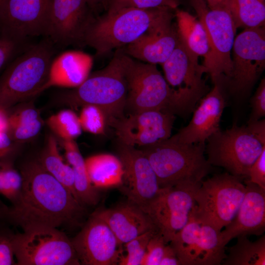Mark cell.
I'll use <instances>...</instances> for the list:
<instances>
[{"label":"cell","mask_w":265,"mask_h":265,"mask_svg":"<svg viewBox=\"0 0 265 265\" xmlns=\"http://www.w3.org/2000/svg\"><path fill=\"white\" fill-rule=\"evenodd\" d=\"M20 172L23 183L17 199L10 207L0 200V221L23 231L79 224L84 205L38 160L26 163Z\"/></svg>","instance_id":"cell-1"},{"label":"cell","mask_w":265,"mask_h":265,"mask_svg":"<svg viewBox=\"0 0 265 265\" xmlns=\"http://www.w3.org/2000/svg\"><path fill=\"white\" fill-rule=\"evenodd\" d=\"M173 9L125 8L100 17H91L83 31L80 44L93 48L97 56L127 46L159 22L174 14Z\"/></svg>","instance_id":"cell-2"},{"label":"cell","mask_w":265,"mask_h":265,"mask_svg":"<svg viewBox=\"0 0 265 265\" xmlns=\"http://www.w3.org/2000/svg\"><path fill=\"white\" fill-rule=\"evenodd\" d=\"M127 96L125 108L131 113L159 110L185 116L196 103L172 88L156 64L140 62L126 54Z\"/></svg>","instance_id":"cell-3"},{"label":"cell","mask_w":265,"mask_h":265,"mask_svg":"<svg viewBox=\"0 0 265 265\" xmlns=\"http://www.w3.org/2000/svg\"><path fill=\"white\" fill-rule=\"evenodd\" d=\"M205 143L184 144L168 139L140 149L149 160L160 188L200 186L212 166L204 156Z\"/></svg>","instance_id":"cell-4"},{"label":"cell","mask_w":265,"mask_h":265,"mask_svg":"<svg viewBox=\"0 0 265 265\" xmlns=\"http://www.w3.org/2000/svg\"><path fill=\"white\" fill-rule=\"evenodd\" d=\"M117 49L105 68L89 75L81 84L61 96L72 106H99L106 114L108 125L124 116L127 96L126 54L122 49Z\"/></svg>","instance_id":"cell-5"},{"label":"cell","mask_w":265,"mask_h":265,"mask_svg":"<svg viewBox=\"0 0 265 265\" xmlns=\"http://www.w3.org/2000/svg\"><path fill=\"white\" fill-rule=\"evenodd\" d=\"M53 54L47 39L22 51L0 77V107L8 110L43 91Z\"/></svg>","instance_id":"cell-6"},{"label":"cell","mask_w":265,"mask_h":265,"mask_svg":"<svg viewBox=\"0 0 265 265\" xmlns=\"http://www.w3.org/2000/svg\"><path fill=\"white\" fill-rule=\"evenodd\" d=\"M243 179L228 172L203 180L194 198L193 216L218 231L236 216L244 198Z\"/></svg>","instance_id":"cell-7"},{"label":"cell","mask_w":265,"mask_h":265,"mask_svg":"<svg viewBox=\"0 0 265 265\" xmlns=\"http://www.w3.org/2000/svg\"><path fill=\"white\" fill-rule=\"evenodd\" d=\"M206 31L210 53L203 65L213 83L232 76V51L237 27L227 7L210 9L204 0H190Z\"/></svg>","instance_id":"cell-8"},{"label":"cell","mask_w":265,"mask_h":265,"mask_svg":"<svg viewBox=\"0 0 265 265\" xmlns=\"http://www.w3.org/2000/svg\"><path fill=\"white\" fill-rule=\"evenodd\" d=\"M207 141L208 163L243 180L248 178L250 167L265 148L246 126H238L236 123L230 129H219Z\"/></svg>","instance_id":"cell-9"},{"label":"cell","mask_w":265,"mask_h":265,"mask_svg":"<svg viewBox=\"0 0 265 265\" xmlns=\"http://www.w3.org/2000/svg\"><path fill=\"white\" fill-rule=\"evenodd\" d=\"M18 265H80L71 240L57 228L38 227L14 234Z\"/></svg>","instance_id":"cell-10"},{"label":"cell","mask_w":265,"mask_h":265,"mask_svg":"<svg viewBox=\"0 0 265 265\" xmlns=\"http://www.w3.org/2000/svg\"><path fill=\"white\" fill-rule=\"evenodd\" d=\"M220 232L196 219L192 212L169 244L181 265H220L226 257Z\"/></svg>","instance_id":"cell-11"},{"label":"cell","mask_w":265,"mask_h":265,"mask_svg":"<svg viewBox=\"0 0 265 265\" xmlns=\"http://www.w3.org/2000/svg\"><path fill=\"white\" fill-rule=\"evenodd\" d=\"M232 52V76L227 82L231 91L244 93L265 68V26L244 29L235 37Z\"/></svg>","instance_id":"cell-12"},{"label":"cell","mask_w":265,"mask_h":265,"mask_svg":"<svg viewBox=\"0 0 265 265\" xmlns=\"http://www.w3.org/2000/svg\"><path fill=\"white\" fill-rule=\"evenodd\" d=\"M200 186L161 188L145 210L166 243L188 222L195 207L194 194Z\"/></svg>","instance_id":"cell-13"},{"label":"cell","mask_w":265,"mask_h":265,"mask_svg":"<svg viewBox=\"0 0 265 265\" xmlns=\"http://www.w3.org/2000/svg\"><path fill=\"white\" fill-rule=\"evenodd\" d=\"M119 158L124 171L121 190L128 201L144 212L160 193L157 177L149 160L142 151L136 147L120 143Z\"/></svg>","instance_id":"cell-14"},{"label":"cell","mask_w":265,"mask_h":265,"mask_svg":"<svg viewBox=\"0 0 265 265\" xmlns=\"http://www.w3.org/2000/svg\"><path fill=\"white\" fill-rule=\"evenodd\" d=\"M175 119L169 112L147 110L124 116L109 125L114 128L120 143L143 147L169 138Z\"/></svg>","instance_id":"cell-15"},{"label":"cell","mask_w":265,"mask_h":265,"mask_svg":"<svg viewBox=\"0 0 265 265\" xmlns=\"http://www.w3.org/2000/svg\"><path fill=\"white\" fill-rule=\"evenodd\" d=\"M71 241L80 265L118 264L121 245L108 225L95 212Z\"/></svg>","instance_id":"cell-16"},{"label":"cell","mask_w":265,"mask_h":265,"mask_svg":"<svg viewBox=\"0 0 265 265\" xmlns=\"http://www.w3.org/2000/svg\"><path fill=\"white\" fill-rule=\"evenodd\" d=\"M89 9L87 0H52L44 35L53 44H80Z\"/></svg>","instance_id":"cell-17"},{"label":"cell","mask_w":265,"mask_h":265,"mask_svg":"<svg viewBox=\"0 0 265 265\" xmlns=\"http://www.w3.org/2000/svg\"><path fill=\"white\" fill-rule=\"evenodd\" d=\"M52 0H7L0 28L19 40L44 35Z\"/></svg>","instance_id":"cell-18"},{"label":"cell","mask_w":265,"mask_h":265,"mask_svg":"<svg viewBox=\"0 0 265 265\" xmlns=\"http://www.w3.org/2000/svg\"><path fill=\"white\" fill-rule=\"evenodd\" d=\"M161 65L169 85L184 96L197 103L209 92V86L202 78L205 68L199 64L198 57L186 49L180 38L171 54Z\"/></svg>","instance_id":"cell-19"},{"label":"cell","mask_w":265,"mask_h":265,"mask_svg":"<svg viewBox=\"0 0 265 265\" xmlns=\"http://www.w3.org/2000/svg\"><path fill=\"white\" fill-rule=\"evenodd\" d=\"M213 83L212 89L201 99L189 123L171 136L172 139L187 145L205 143L220 129L221 117L226 105L224 84L220 81Z\"/></svg>","instance_id":"cell-20"},{"label":"cell","mask_w":265,"mask_h":265,"mask_svg":"<svg viewBox=\"0 0 265 265\" xmlns=\"http://www.w3.org/2000/svg\"><path fill=\"white\" fill-rule=\"evenodd\" d=\"M246 191L233 220L220 234L224 246L239 236H262L265 231V189L243 180Z\"/></svg>","instance_id":"cell-21"},{"label":"cell","mask_w":265,"mask_h":265,"mask_svg":"<svg viewBox=\"0 0 265 265\" xmlns=\"http://www.w3.org/2000/svg\"><path fill=\"white\" fill-rule=\"evenodd\" d=\"M174 16L173 14L165 18L136 40L126 46L124 53L143 62L163 64L179 40L176 25L172 22Z\"/></svg>","instance_id":"cell-22"},{"label":"cell","mask_w":265,"mask_h":265,"mask_svg":"<svg viewBox=\"0 0 265 265\" xmlns=\"http://www.w3.org/2000/svg\"><path fill=\"white\" fill-rule=\"evenodd\" d=\"M94 212L108 225L121 246L146 232L158 230L147 213L128 201Z\"/></svg>","instance_id":"cell-23"},{"label":"cell","mask_w":265,"mask_h":265,"mask_svg":"<svg viewBox=\"0 0 265 265\" xmlns=\"http://www.w3.org/2000/svg\"><path fill=\"white\" fill-rule=\"evenodd\" d=\"M92 57L80 51L64 52L52 61L48 78L43 90L52 86L75 88L90 75Z\"/></svg>","instance_id":"cell-24"},{"label":"cell","mask_w":265,"mask_h":265,"mask_svg":"<svg viewBox=\"0 0 265 265\" xmlns=\"http://www.w3.org/2000/svg\"><path fill=\"white\" fill-rule=\"evenodd\" d=\"M85 163L89 181L97 189L120 186L122 184L124 171L118 157L99 154L87 158Z\"/></svg>","instance_id":"cell-25"},{"label":"cell","mask_w":265,"mask_h":265,"mask_svg":"<svg viewBox=\"0 0 265 265\" xmlns=\"http://www.w3.org/2000/svg\"><path fill=\"white\" fill-rule=\"evenodd\" d=\"M61 140L65 158L74 172L75 187L79 201L83 205H96L100 199L99 194L89 181L85 159L78 145L74 140Z\"/></svg>","instance_id":"cell-26"},{"label":"cell","mask_w":265,"mask_h":265,"mask_svg":"<svg viewBox=\"0 0 265 265\" xmlns=\"http://www.w3.org/2000/svg\"><path fill=\"white\" fill-rule=\"evenodd\" d=\"M176 27L180 40L193 55L203 56L204 61L210 53L208 37L202 23L189 13L175 9Z\"/></svg>","instance_id":"cell-27"},{"label":"cell","mask_w":265,"mask_h":265,"mask_svg":"<svg viewBox=\"0 0 265 265\" xmlns=\"http://www.w3.org/2000/svg\"><path fill=\"white\" fill-rule=\"evenodd\" d=\"M26 104L11 112L8 110L7 132L16 143L25 142L36 136L43 125L38 109L30 103Z\"/></svg>","instance_id":"cell-28"},{"label":"cell","mask_w":265,"mask_h":265,"mask_svg":"<svg viewBox=\"0 0 265 265\" xmlns=\"http://www.w3.org/2000/svg\"><path fill=\"white\" fill-rule=\"evenodd\" d=\"M38 160L48 173L68 189L79 200L75 187L73 169L68 163L64 162L59 153L57 140L53 135L50 134L47 137Z\"/></svg>","instance_id":"cell-29"},{"label":"cell","mask_w":265,"mask_h":265,"mask_svg":"<svg viewBox=\"0 0 265 265\" xmlns=\"http://www.w3.org/2000/svg\"><path fill=\"white\" fill-rule=\"evenodd\" d=\"M236 243L228 248L223 265H265V236L251 241L247 236L237 237Z\"/></svg>","instance_id":"cell-30"},{"label":"cell","mask_w":265,"mask_h":265,"mask_svg":"<svg viewBox=\"0 0 265 265\" xmlns=\"http://www.w3.org/2000/svg\"><path fill=\"white\" fill-rule=\"evenodd\" d=\"M226 7L237 28L265 26V0H228Z\"/></svg>","instance_id":"cell-31"},{"label":"cell","mask_w":265,"mask_h":265,"mask_svg":"<svg viewBox=\"0 0 265 265\" xmlns=\"http://www.w3.org/2000/svg\"><path fill=\"white\" fill-rule=\"evenodd\" d=\"M46 123L61 140H74L81 133L79 116L70 109H63L51 115Z\"/></svg>","instance_id":"cell-32"},{"label":"cell","mask_w":265,"mask_h":265,"mask_svg":"<svg viewBox=\"0 0 265 265\" xmlns=\"http://www.w3.org/2000/svg\"><path fill=\"white\" fill-rule=\"evenodd\" d=\"M22 183L21 173L15 168L13 161H0V194L13 203L20 193Z\"/></svg>","instance_id":"cell-33"},{"label":"cell","mask_w":265,"mask_h":265,"mask_svg":"<svg viewBox=\"0 0 265 265\" xmlns=\"http://www.w3.org/2000/svg\"><path fill=\"white\" fill-rule=\"evenodd\" d=\"M79 119L82 130L95 134H104L108 125L105 111L93 105L82 106Z\"/></svg>","instance_id":"cell-34"},{"label":"cell","mask_w":265,"mask_h":265,"mask_svg":"<svg viewBox=\"0 0 265 265\" xmlns=\"http://www.w3.org/2000/svg\"><path fill=\"white\" fill-rule=\"evenodd\" d=\"M158 230L146 232L124 244L126 254H121L118 265H141L147 246L151 238Z\"/></svg>","instance_id":"cell-35"},{"label":"cell","mask_w":265,"mask_h":265,"mask_svg":"<svg viewBox=\"0 0 265 265\" xmlns=\"http://www.w3.org/2000/svg\"><path fill=\"white\" fill-rule=\"evenodd\" d=\"M179 4V0H105L103 4L108 14L130 8L148 9L166 6L175 10Z\"/></svg>","instance_id":"cell-36"},{"label":"cell","mask_w":265,"mask_h":265,"mask_svg":"<svg viewBox=\"0 0 265 265\" xmlns=\"http://www.w3.org/2000/svg\"><path fill=\"white\" fill-rule=\"evenodd\" d=\"M25 42L11 36L0 28V70L21 52Z\"/></svg>","instance_id":"cell-37"},{"label":"cell","mask_w":265,"mask_h":265,"mask_svg":"<svg viewBox=\"0 0 265 265\" xmlns=\"http://www.w3.org/2000/svg\"><path fill=\"white\" fill-rule=\"evenodd\" d=\"M14 235L6 223L0 220V265H16L14 258Z\"/></svg>","instance_id":"cell-38"},{"label":"cell","mask_w":265,"mask_h":265,"mask_svg":"<svg viewBox=\"0 0 265 265\" xmlns=\"http://www.w3.org/2000/svg\"><path fill=\"white\" fill-rule=\"evenodd\" d=\"M166 243L158 232L150 239L141 265H159Z\"/></svg>","instance_id":"cell-39"},{"label":"cell","mask_w":265,"mask_h":265,"mask_svg":"<svg viewBox=\"0 0 265 265\" xmlns=\"http://www.w3.org/2000/svg\"><path fill=\"white\" fill-rule=\"evenodd\" d=\"M251 112L248 123L260 120L265 115V79H263L251 99Z\"/></svg>","instance_id":"cell-40"},{"label":"cell","mask_w":265,"mask_h":265,"mask_svg":"<svg viewBox=\"0 0 265 265\" xmlns=\"http://www.w3.org/2000/svg\"><path fill=\"white\" fill-rule=\"evenodd\" d=\"M247 179L265 189V148L250 167Z\"/></svg>","instance_id":"cell-41"},{"label":"cell","mask_w":265,"mask_h":265,"mask_svg":"<svg viewBox=\"0 0 265 265\" xmlns=\"http://www.w3.org/2000/svg\"><path fill=\"white\" fill-rule=\"evenodd\" d=\"M15 143L7 132L0 134V161H13L16 151Z\"/></svg>","instance_id":"cell-42"},{"label":"cell","mask_w":265,"mask_h":265,"mask_svg":"<svg viewBox=\"0 0 265 265\" xmlns=\"http://www.w3.org/2000/svg\"><path fill=\"white\" fill-rule=\"evenodd\" d=\"M246 126L249 132L262 144L265 145V120L247 123Z\"/></svg>","instance_id":"cell-43"},{"label":"cell","mask_w":265,"mask_h":265,"mask_svg":"<svg viewBox=\"0 0 265 265\" xmlns=\"http://www.w3.org/2000/svg\"><path fill=\"white\" fill-rule=\"evenodd\" d=\"M159 265H181L173 248L170 244H166Z\"/></svg>","instance_id":"cell-44"},{"label":"cell","mask_w":265,"mask_h":265,"mask_svg":"<svg viewBox=\"0 0 265 265\" xmlns=\"http://www.w3.org/2000/svg\"><path fill=\"white\" fill-rule=\"evenodd\" d=\"M8 127V110L0 107V134L7 132Z\"/></svg>","instance_id":"cell-45"},{"label":"cell","mask_w":265,"mask_h":265,"mask_svg":"<svg viewBox=\"0 0 265 265\" xmlns=\"http://www.w3.org/2000/svg\"><path fill=\"white\" fill-rule=\"evenodd\" d=\"M208 7L211 9L226 7L228 0H206Z\"/></svg>","instance_id":"cell-46"},{"label":"cell","mask_w":265,"mask_h":265,"mask_svg":"<svg viewBox=\"0 0 265 265\" xmlns=\"http://www.w3.org/2000/svg\"><path fill=\"white\" fill-rule=\"evenodd\" d=\"M105 0H87L88 4L90 9L94 10L100 4H103Z\"/></svg>","instance_id":"cell-47"},{"label":"cell","mask_w":265,"mask_h":265,"mask_svg":"<svg viewBox=\"0 0 265 265\" xmlns=\"http://www.w3.org/2000/svg\"><path fill=\"white\" fill-rule=\"evenodd\" d=\"M7 1V0H0V18L3 12Z\"/></svg>","instance_id":"cell-48"}]
</instances>
